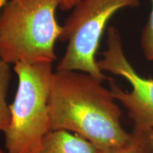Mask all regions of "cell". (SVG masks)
<instances>
[{
    "label": "cell",
    "mask_w": 153,
    "mask_h": 153,
    "mask_svg": "<svg viewBox=\"0 0 153 153\" xmlns=\"http://www.w3.org/2000/svg\"><path fill=\"white\" fill-rule=\"evenodd\" d=\"M111 90L90 74L54 72L48 109L51 131L74 132L102 153L119 148L131 139L120 123L121 111Z\"/></svg>",
    "instance_id": "1"
},
{
    "label": "cell",
    "mask_w": 153,
    "mask_h": 153,
    "mask_svg": "<svg viewBox=\"0 0 153 153\" xmlns=\"http://www.w3.org/2000/svg\"><path fill=\"white\" fill-rule=\"evenodd\" d=\"M57 0H10L0 13V58L7 62H52L62 31Z\"/></svg>",
    "instance_id": "2"
},
{
    "label": "cell",
    "mask_w": 153,
    "mask_h": 153,
    "mask_svg": "<svg viewBox=\"0 0 153 153\" xmlns=\"http://www.w3.org/2000/svg\"><path fill=\"white\" fill-rule=\"evenodd\" d=\"M52 62H16L18 89L5 135L8 153H36L51 131L48 101L54 72Z\"/></svg>",
    "instance_id": "3"
},
{
    "label": "cell",
    "mask_w": 153,
    "mask_h": 153,
    "mask_svg": "<svg viewBox=\"0 0 153 153\" xmlns=\"http://www.w3.org/2000/svg\"><path fill=\"white\" fill-rule=\"evenodd\" d=\"M138 4V0H81L67 19L59 40L68 41L57 71H78L104 82L96 60L101 36L109 19L120 9Z\"/></svg>",
    "instance_id": "4"
},
{
    "label": "cell",
    "mask_w": 153,
    "mask_h": 153,
    "mask_svg": "<svg viewBox=\"0 0 153 153\" xmlns=\"http://www.w3.org/2000/svg\"><path fill=\"white\" fill-rule=\"evenodd\" d=\"M106 51L97 61L101 71L123 76L132 86L130 92L122 90L111 78V91L128 111L134 123L133 131L148 133L153 129V79L139 75L126 58L118 30L110 27L107 34Z\"/></svg>",
    "instance_id": "5"
},
{
    "label": "cell",
    "mask_w": 153,
    "mask_h": 153,
    "mask_svg": "<svg viewBox=\"0 0 153 153\" xmlns=\"http://www.w3.org/2000/svg\"><path fill=\"white\" fill-rule=\"evenodd\" d=\"M36 153H99L92 143L66 131H51Z\"/></svg>",
    "instance_id": "6"
},
{
    "label": "cell",
    "mask_w": 153,
    "mask_h": 153,
    "mask_svg": "<svg viewBox=\"0 0 153 153\" xmlns=\"http://www.w3.org/2000/svg\"><path fill=\"white\" fill-rule=\"evenodd\" d=\"M11 78L10 64L0 58V131L4 133L8 128L11 121V109L7 102Z\"/></svg>",
    "instance_id": "7"
},
{
    "label": "cell",
    "mask_w": 153,
    "mask_h": 153,
    "mask_svg": "<svg viewBox=\"0 0 153 153\" xmlns=\"http://www.w3.org/2000/svg\"><path fill=\"white\" fill-rule=\"evenodd\" d=\"M148 133L133 131L131 140L127 144L102 153H153V149L148 140Z\"/></svg>",
    "instance_id": "8"
},
{
    "label": "cell",
    "mask_w": 153,
    "mask_h": 153,
    "mask_svg": "<svg viewBox=\"0 0 153 153\" xmlns=\"http://www.w3.org/2000/svg\"><path fill=\"white\" fill-rule=\"evenodd\" d=\"M150 1L152 8L148 22L142 32L141 46L147 60L153 61V0Z\"/></svg>",
    "instance_id": "9"
},
{
    "label": "cell",
    "mask_w": 153,
    "mask_h": 153,
    "mask_svg": "<svg viewBox=\"0 0 153 153\" xmlns=\"http://www.w3.org/2000/svg\"><path fill=\"white\" fill-rule=\"evenodd\" d=\"M59 3V7L63 10H69L74 8L81 0H57Z\"/></svg>",
    "instance_id": "10"
},
{
    "label": "cell",
    "mask_w": 153,
    "mask_h": 153,
    "mask_svg": "<svg viewBox=\"0 0 153 153\" xmlns=\"http://www.w3.org/2000/svg\"><path fill=\"white\" fill-rule=\"evenodd\" d=\"M148 140L149 143L152 147V148L153 149V129L151 130L148 133Z\"/></svg>",
    "instance_id": "11"
},
{
    "label": "cell",
    "mask_w": 153,
    "mask_h": 153,
    "mask_svg": "<svg viewBox=\"0 0 153 153\" xmlns=\"http://www.w3.org/2000/svg\"><path fill=\"white\" fill-rule=\"evenodd\" d=\"M7 0H0V13L2 9H4V7H5V5L7 4Z\"/></svg>",
    "instance_id": "12"
},
{
    "label": "cell",
    "mask_w": 153,
    "mask_h": 153,
    "mask_svg": "<svg viewBox=\"0 0 153 153\" xmlns=\"http://www.w3.org/2000/svg\"><path fill=\"white\" fill-rule=\"evenodd\" d=\"M0 153H3V152H2V151H1V150H0Z\"/></svg>",
    "instance_id": "13"
}]
</instances>
